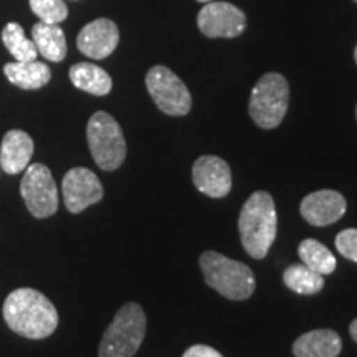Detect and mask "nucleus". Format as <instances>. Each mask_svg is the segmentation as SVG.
<instances>
[{
	"mask_svg": "<svg viewBox=\"0 0 357 357\" xmlns=\"http://www.w3.org/2000/svg\"><path fill=\"white\" fill-rule=\"evenodd\" d=\"M3 319L13 333L26 339H45L55 333L58 312L43 293L19 288L3 303Z\"/></svg>",
	"mask_w": 357,
	"mask_h": 357,
	"instance_id": "1",
	"label": "nucleus"
},
{
	"mask_svg": "<svg viewBox=\"0 0 357 357\" xmlns=\"http://www.w3.org/2000/svg\"><path fill=\"white\" fill-rule=\"evenodd\" d=\"M275 200L265 190H258L248 197L238 218V231L245 252L252 258L261 260L268 255L276 238Z\"/></svg>",
	"mask_w": 357,
	"mask_h": 357,
	"instance_id": "2",
	"label": "nucleus"
},
{
	"mask_svg": "<svg viewBox=\"0 0 357 357\" xmlns=\"http://www.w3.org/2000/svg\"><path fill=\"white\" fill-rule=\"evenodd\" d=\"M205 281L222 296L234 301L248 300L257 281L252 268L217 252H204L199 258Z\"/></svg>",
	"mask_w": 357,
	"mask_h": 357,
	"instance_id": "3",
	"label": "nucleus"
},
{
	"mask_svg": "<svg viewBox=\"0 0 357 357\" xmlns=\"http://www.w3.org/2000/svg\"><path fill=\"white\" fill-rule=\"evenodd\" d=\"M147 321L137 303H128L116 312L113 323L102 334L100 357H132L144 341Z\"/></svg>",
	"mask_w": 357,
	"mask_h": 357,
	"instance_id": "4",
	"label": "nucleus"
},
{
	"mask_svg": "<svg viewBox=\"0 0 357 357\" xmlns=\"http://www.w3.org/2000/svg\"><path fill=\"white\" fill-rule=\"evenodd\" d=\"M89 151L96 166L102 171H116L126 159V141L113 116L98 111L89 118L86 128Z\"/></svg>",
	"mask_w": 357,
	"mask_h": 357,
	"instance_id": "5",
	"label": "nucleus"
},
{
	"mask_svg": "<svg viewBox=\"0 0 357 357\" xmlns=\"http://www.w3.org/2000/svg\"><path fill=\"white\" fill-rule=\"evenodd\" d=\"M289 86L280 73H266L258 79L250 96V116L257 126L273 129L280 126L288 111Z\"/></svg>",
	"mask_w": 357,
	"mask_h": 357,
	"instance_id": "6",
	"label": "nucleus"
},
{
	"mask_svg": "<svg viewBox=\"0 0 357 357\" xmlns=\"http://www.w3.org/2000/svg\"><path fill=\"white\" fill-rule=\"evenodd\" d=\"M146 86L155 106L169 116H185L192 108V96L181 78L167 66H153L146 75Z\"/></svg>",
	"mask_w": 357,
	"mask_h": 357,
	"instance_id": "7",
	"label": "nucleus"
},
{
	"mask_svg": "<svg viewBox=\"0 0 357 357\" xmlns=\"http://www.w3.org/2000/svg\"><path fill=\"white\" fill-rule=\"evenodd\" d=\"M20 194L26 208L37 218H48L58 211V189L50 169L45 164H32L25 169Z\"/></svg>",
	"mask_w": 357,
	"mask_h": 357,
	"instance_id": "8",
	"label": "nucleus"
},
{
	"mask_svg": "<svg viewBox=\"0 0 357 357\" xmlns=\"http://www.w3.org/2000/svg\"><path fill=\"white\" fill-rule=\"evenodd\" d=\"M199 30L207 38H235L245 32L247 17L229 2H208L197 17Z\"/></svg>",
	"mask_w": 357,
	"mask_h": 357,
	"instance_id": "9",
	"label": "nucleus"
},
{
	"mask_svg": "<svg viewBox=\"0 0 357 357\" xmlns=\"http://www.w3.org/2000/svg\"><path fill=\"white\" fill-rule=\"evenodd\" d=\"M61 192L66 208L71 213L83 212L89 205L100 202L105 195L101 181L86 167H73L66 172L61 182Z\"/></svg>",
	"mask_w": 357,
	"mask_h": 357,
	"instance_id": "10",
	"label": "nucleus"
},
{
	"mask_svg": "<svg viewBox=\"0 0 357 357\" xmlns=\"http://www.w3.org/2000/svg\"><path fill=\"white\" fill-rule=\"evenodd\" d=\"M192 181L207 197L222 199L231 189V172L229 164L217 155H202L192 167Z\"/></svg>",
	"mask_w": 357,
	"mask_h": 357,
	"instance_id": "11",
	"label": "nucleus"
},
{
	"mask_svg": "<svg viewBox=\"0 0 357 357\" xmlns=\"http://www.w3.org/2000/svg\"><path fill=\"white\" fill-rule=\"evenodd\" d=\"M347 202L337 190H318L303 199L300 212L312 227H328L346 213Z\"/></svg>",
	"mask_w": 357,
	"mask_h": 357,
	"instance_id": "12",
	"label": "nucleus"
},
{
	"mask_svg": "<svg viewBox=\"0 0 357 357\" xmlns=\"http://www.w3.org/2000/svg\"><path fill=\"white\" fill-rule=\"evenodd\" d=\"M119 43V29L113 20L98 19L84 25L77 38L78 50L93 60H102L116 50Z\"/></svg>",
	"mask_w": 357,
	"mask_h": 357,
	"instance_id": "13",
	"label": "nucleus"
},
{
	"mask_svg": "<svg viewBox=\"0 0 357 357\" xmlns=\"http://www.w3.org/2000/svg\"><path fill=\"white\" fill-rule=\"evenodd\" d=\"M33 155V141L25 131L12 129L2 139L0 146V167L3 172L15 176L29 167Z\"/></svg>",
	"mask_w": 357,
	"mask_h": 357,
	"instance_id": "14",
	"label": "nucleus"
},
{
	"mask_svg": "<svg viewBox=\"0 0 357 357\" xmlns=\"http://www.w3.org/2000/svg\"><path fill=\"white\" fill-rule=\"evenodd\" d=\"M341 349V337L331 329H314L305 333L293 344V354L296 357H337Z\"/></svg>",
	"mask_w": 357,
	"mask_h": 357,
	"instance_id": "15",
	"label": "nucleus"
},
{
	"mask_svg": "<svg viewBox=\"0 0 357 357\" xmlns=\"http://www.w3.org/2000/svg\"><path fill=\"white\" fill-rule=\"evenodd\" d=\"M8 82L22 89H40L52 79V71L42 61H13L3 66Z\"/></svg>",
	"mask_w": 357,
	"mask_h": 357,
	"instance_id": "16",
	"label": "nucleus"
},
{
	"mask_svg": "<svg viewBox=\"0 0 357 357\" xmlns=\"http://www.w3.org/2000/svg\"><path fill=\"white\" fill-rule=\"evenodd\" d=\"M32 40L40 55L47 58L48 61L58 63L63 60L68 52L66 37L58 24H45V22L35 24L32 29Z\"/></svg>",
	"mask_w": 357,
	"mask_h": 357,
	"instance_id": "17",
	"label": "nucleus"
},
{
	"mask_svg": "<svg viewBox=\"0 0 357 357\" xmlns=\"http://www.w3.org/2000/svg\"><path fill=\"white\" fill-rule=\"evenodd\" d=\"M70 79L82 91L105 96L113 88V79L105 70L93 63H77L70 68Z\"/></svg>",
	"mask_w": 357,
	"mask_h": 357,
	"instance_id": "18",
	"label": "nucleus"
},
{
	"mask_svg": "<svg viewBox=\"0 0 357 357\" xmlns=\"http://www.w3.org/2000/svg\"><path fill=\"white\" fill-rule=\"evenodd\" d=\"M298 255H300L303 265L311 268L312 271L319 275H331L336 270V257L333 255L331 250L314 238L303 240L298 247Z\"/></svg>",
	"mask_w": 357,
	"mask_h": 357,
	"instance_id": "19",
	"label": "nucleus"
},
{
	"mask_svg": "<svg viewBox=\"0 0 357 357\" xmlns=\"http://www.w3.org/2000/svg\"><path fill=\"white\" fill-rule=\"evenodd\" d=\"M284 284L298 294H316L324 288L323 275L316 273L306 265H291L283 273Z\"/></svg>",
	"mask_w": 357,
	"mask_h": 357,
	"instance_id": "20",
	"label": "nucleus"
},
{
	"mask_svg": "<svg viewBox=\"0 0 357 357\" xmlns=\"http://www.w3.org/2000/svg\"><path fill=\"white\" fill-rule=\"evenodd\" d=\"M2 42L6 48L10 52V55L15 58V61H33L37 60L38 50L35 47L33 40L25 37L24 29L15 22L6 25L2 32Z\"/></svg>",
	"mask_w": 357,
	"mask_h": 357,
	"instance_id": "21",
	"label": "nucleus"
},
{
	"mask_svg": "<svg viewBox=\"0 0 357 357\" xmlns=\"http://www.w3.org/2000/svg\"><path fill=\"white\" fill-rule=\"evenodd\" d=\"M30 8L45 24H61L68 17L63 0H30Z\"/></svg>",
	"mask_w": 357,
	"mask_h": 357,
	"instance_id": "22",
	"label": "nucleus"
},
{
	"mask_svg": "<svg viewBox=\"0 0 357 357\" xmlns=\"http://www.w3.org/2000/svg\"><path fill=\"white\" fill-rule=\"evenodd\" d=\"M336 248L347 260L357 263V229H346L336 236Z\"/></svg>",
	"mask_w": 357,
	"mask_h": 357,
	"instance_id": "23",
	"label": "nucleus"
},
{
	"mask_svg": "<svg viewBox=\"0 0 357 357\" xmlns=\"http://www.w3.org/2000/svg\"><path fill=\"white\" fill-rule=\"evenodd\" d=\"M182 357H223V356L211 346L195 344V346L189 347V349L184 352V356H182Z\"/></svg>",
	"mask_w": 357,
	"mask_h": 357,
	"instance_id": "24",
	"label": "nucleus"
},
{
	"mask_svg": "<svg viewBox=\"0 0 357 357\" xmlns=\"http://www.w3.org/2000/svg\"><path fill=\"white\" fill-rule=\"evenodd\" d=\"M349 333H351V337L354 339V341L357 342V319H354L349 326Z\"/></svg>",
	"mask_w": 357,
	"mask_h": 357,
	"instance_id": "25",
	"label": "nucleus"
},
{
	"mask_svg": "<svg viewBox=\"0 0 357 357\" xmlns=\"http://www.w3.org/2000/svg\"><path fill=\"white\" fill-rule=\"evenodd\" d=\"M197 2H200V3H208V2H212V0H197Z\"/></svg>",
	"mask_w": 357,
	"mask_h": 357,
	"instance_id": "26",
	"label": "nucleus"
},
{
	"mask_svg": "<svg viewBox=\"0 0 357 357\" xmlns=\"http://www.w3.org/2000/svg\"><path fill=\"white\" fill-rule=\"evenodd\" d=\"M354 60H356V63H357V47H356V50H354Z\"/></svg>",
	"mask_w": 357,
	"mask_h": 357,
	"instance_id": "27",
	"label": "nucleus"
},
{
	"mask_svg": "<svg viewBox=\"0 0 357 357\" xmlns=\"http://www.w3.org/2000/svg\"><path fill=\"white\" fill-rule=\"evenodd\" d=\"M356 116H357V108H356Z\"/></svg>",
	"mask_w": 357,
	"mask_h": 357,
	"instance_id": "28",
	"label": "nucleus"
},
{
	"mask_svg": "<svg viewBox=\"0 0 357 357\" xmlns=\"http://www.w3.org/2000/svg\"><path fill=\"white\" fill-rule=\"evenodd\" d=\"M354 2H356V3H357V0H354Z\"/></svg>",
	"mask_w": 357,
	"mask_h": 357,
	"instance_id": "29",
	"label": "nucleus"
}]
</instances>
